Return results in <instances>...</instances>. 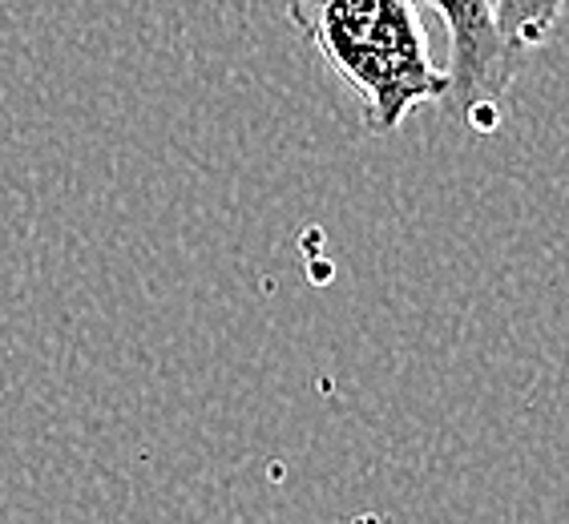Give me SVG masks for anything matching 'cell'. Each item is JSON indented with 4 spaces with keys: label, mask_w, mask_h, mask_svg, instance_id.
I'll list each match as a JSON object with an SVG mask.
<instances>
[{
    "label": "cell",
    "mask_w": 569,
    "mask_h": 524,
    "mask_svg": "<svg viewBox=\"0 0 569 524\" xmlns=\"http://www.w3.org/2000/svg\"><path fill=\"white\" fill-rule=\"evenodd\" d=\"M287 17L331 73L360 98L363 130L388 138L445 98L417 0H291Z\"/></svg>",
    "instance_id": "obj_1"
},
{
    "label": "cell",
    "mask_w": 569,
    "mask_h": 524,
    "mask_svg": "<svg viewBox=\"0 0 569 524\" xmlns=\"http://www.w3.org/2000/svg\"><path fill=\"white\" fill-rule=\"evenodd\" d=\"M445 17L449 29V66L440 110L472 133H493L505 118L517 66L505 53L493 21V0H425Z\"/></svg>",
    "instance_id": "obj_2"
},
{
    "label": "cell",
    "mask_w": 569,
    "mask_h": 524,
    "mask_svg": "<svg viewBox=\"0 0 569 524\" xmlns=\"http://www.w3.org/2000/svg\"><path fill=\"white\" fill-rule=\"evenodd\" d=\"M566 0H493V21L505 53L526 69V61L546 49L561 29Z\"/></svg>",
    "instance_id": "obj_3"
}]
</instances>
